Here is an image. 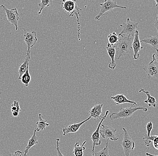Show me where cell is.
<instances>
[{
  "label": "cell",
  "instance_id": "7a4b0ae2",
  "mask_svg": "<svg viewBox=\"0 0 158 156\" xmlns=\"http://www.w3.org/2000/svg\"><path fill=\"white\" fill-rule=\"evenodd\" d=\"M117 43V50L116 54L118 55L117 60H119L122 56H125L132 49V38L129 36H121Z\"/></svg>",
  "mask_w": 158,
  "mask_h": 156
},
{
  "label": "cell",
  "instance_id": "9c48e42d",
  "mask_svg": "<svg viewBox=\"0 0 158 156\" xmlns=\"http://www.w3.org/2000/svg\"><path fill=\"white\" fill-rule=\"evenodd\" d=\"M152 61L148 65L143 68L148 76V78L151 79L154 78H158V63L152 57Z\"/></svg>",
  "mask_w": 158,
  "mask_h": 156
},
{
  "label": "cell",
  "instance_id": "d590c367",
  "mask_svg": "<svg viewBox=\"0 0 158 156\" xmlns=\"http://www.w3.org/2000/svg\"></svg>",
  "mask_w": 158,
  "mask_h": 156
},
{
  "label": "cell",
  "instance_id": "83f0119b",
  "mask_svg": "<svg viewBox=\"0 0 158 156\" xmlns=\"http://www.w3.org/2000/svg\"><path fill=\"white\" fill-rule=\"evenodd\" d=\"M56 150L57 152V156H64L63 154L61 153V151H60L59 149V141H60V139L59 138H57L56 139Z\"/></svg>",
  "mask_w": 158,
  "mask_h": 156
},
{
  "label": "cell",
  "instance_id": "5bb4252c",
  "mask_svg": "<svg viewBox=\"0 0 158 156\" xmlns=\"http://www.w3.org/2000/svg\"><path fill=\"white\" fill-rule=\"evenodd\" d=\"M103 104H97L89 112L90 117L93 118L95 120H101L102 116H101L102 113V108Z\"/></svg>",
  "mask_w": 158,
  "mask_h": 156
},
{
  "label": "cell",
  "instance_id": "603a6c76",
  "mask_svg": "<svg viewBox=\"0 0 158 156\" xmlns=\"http://www.w3.org/2000/svg\"><path fill=\"white\" fill-rule=\"evenodd\" d=\"M109 41V43L111 45H114V44L118 43L119 40V37L118 35L115 32H113L112 33H110L107 36Z\"/></svg>",
  "mask_w": 158,
  "mask_h": 156
},
{
  "label": "cell",
  "instance_id": "ba28073f",
  "mask_svg": "<svg viewBox=\"0 0 158 156\" xmlns=\"http://www.w3.org/2000/svg\"><path fill=\"white\" fill-rule=\"evenodd\" d=\"M102 128L99 130V133L103 139H107L112 141H118V138L116 136V129L111 126H106L102 124Z\"/></svg>",
  "mask_w": 158,
  "mask_h": 156
},
{
  "label": "cell",
  "instance_id": "e575fe53",
  "mask_svg": "<svg viewBox=\"0 0 158 156\" xmlns=\"http://www.w3.org/2000/svg\"><path fill=\"white\" fill-rule=\"evenodd\" d=\"M155 2H156V6H158V0H155Z\"/></svg>",
  "mask_w": 158,
  "mask_h": 156
},
{
  "label": "cell",
  "instance_id": "7402d4cb",
  "mask_svg": "<svg viewBox=\"0 0 158 156\" xmlns=\"http://www.w3.org/2000/svg\"><path fill=\"white\" fill-rule=\"evenodd\" d=\"M31 80V77L29 74V65L27 66V69L24 74L22 77L21 80L22 82L24 85L25 86L27 87L29 86L30 82Z\"/></svg>",
  "mask_w": 158,
  "mask_h": 156
},
{
  "label": "cell",
  "instance_id": "d6a6232c",
  "mask_svg": "<svg viewBox=\"0 0 158 156\" xmlns=\"http://www.w3.org/2000/svg\"><path fill=\"white\" fill-rule=\"evenodd\" d=\"M19 114V112H12L13 116L14 117H17L18 116Z\"/></svg>",
  "mask_w": 158,
  "mask_h": 156
},
{
  "label": "cell",
  "instance_id": "5b68a950",
  "mask_svg": "<svg viewBox=\"0 0 158 156\" xmlns=\"http://www.w3.org/2000/svg\"><path fill=\"white\" fill-rule=\"evenodd\" d=\"M138 24V23L132 21L128 18L126 23L120 25V27H123V29L119 33V36L127 35L129 36H134L136 31L138 30L137 28Z\"/></svg>",
  "mask_w": 158,
  "mask_h": 156
},
{
  "label": "cell",
  "instance_id": "f546056e",
  "mask_svg": "<svg viewBox=\"0 0 158 156\" xmlns=\"http://www.w3.org/2000/svg\"><path fill=\"white\" fill-rule=\"evenodd\" d=\"M10 156H23V153L21 151L17 150L15 152V153L10 154Z\"/></svg>",
  "mask_w": 158,
  "mask_h": 156
},
{
  "label": "cell",
  "instance_id": "ac0fdd59",
  "mask_svg": "<svg viewBox=\"0 0 158 156\" xmlns=\"http://www.w3.org/2000/svg\"><path fill=\"white\" fill-rule=\"evenodd\" d=\"M143 92L147 95V99L144 101V103H147L150 107L156 108V100L154 97L150 95V93L148 91H145L144 89L140 88L139 92Z\"/></svg>",
  "mask_w": 158,
  "mask_h": 156
},
{
  "label": "cell",
  "instance_id": "484cf974",
  "mask_svg": "<svg viewBox=\"0 0 158 156\" xmlns=\"http://www.w3.org/2000/svg\"><path fill=\"white\" fill-rule=\"evenodd\" d=\"M146 129H147V134L146 136H144V137L143 138V140L144 141L148 140V138L151 136V131L153 129V123L152 121H150L147 123L146 125Z\"/></svg>",
  "mask_w": 158,
  "mask_h": 156
},
{
  "label": "cell",
  "instance_id": "4316f807",
  "mask_svg": "<svg viewBox=\"0 0 158 156\" xmlns=\"http://www.w3.org/2000/svg\"><path fill=\"white\" fill-rule=\"evenodd\" d=\"M11 111L12 112H19L21 111L20 108L19 102L17 101H14L11 106Z\"/></svg>",
  "mask_w": 158,
  "mask_h": 156
},
{
  "label": "cell",
  "instance_id": "4dcf8cb0",
  "mask_svg": "<svg viewBox=\"0 0 158 156\" xmlns=\"http://www.w3.org/2000/svg\"><path fill=\"white\" fill-rule=\"evenodd\" d=\"M156 50V53L153 54L152 57H154L155 59V61H156L157 63H158V49H155Z\"/></svg>",
  "mask_w": 158,
  "mask_h": 156
},
{
  "label": "cell",
  "instance_id": "d4e9b609",
  "mask_svg": "<svg viewBox=\"0 0 158 156\" xmlns=\"http://www.w3.org/2000/svg\"><path fill=\"white\" fill-rule=\"evenodd\" d=\"M108 141L107 139L106 145L102 150L98 153H94V155L92 156H110L108 152Z\"/></svg>",
  "mask_w": 158,
  "mask_h": 156
},
{
  "label": "cell",
  "instance_id": "52a82bcc",
  "mask_svg": "<svg viewBox=\"0 0 158 156\" xmlns=\"http://www.w3.org/2000/svg\"><path fill=\"white\" fill-rule=\"evenodd\" d=\"M23 31L24 41L27 47V53H31V48L36 44L38 40L36 37V32L35 31H30L24 28H23Z\"/></svg>",
  "mask_w": 158,
  "mask_h": 156
},
{
  "label": "cell",
  "instance_id": "e0dca14e",
  "mask_svg": "<svg viewBox=\"0 0 158 156\" xmlns=\"http://www.w3.org/2000/svg\"><path fill=\"white\" fill-rule=\"evenodd\" d=\"M36 129H35L34 132H33V135L31 136V138L29 139L28 141V143H27V146L25 150L24 151V154L23 156H27V154L30 149L33 147V146L37 145L38 144V138L36 136Z\"/></svg>",
  "mask_w": 158,
  "mask_h": 156
},
{
  "label": "cell",
  "instance_id": "836d02e7",
  "mask_svg": "<svg viewBox=\"0 0 158 156\" xmlns=\"http://www.w3.org/2000/svg\"><path fill=\"white\" fill-rule=\"evenodd\" d=\"M145 155L147 156H158V155H155L152 154L148 153H146Z\"/></svg>",
  "mask_w": 158,
  "mask_h": 156
},
{
  "label": "cell",
  "instance_id": "f1b7e54d",
  "mask_svg": "<svg viewBox=\"0 0 158 156\" xmlns=\"http://www.w3.org/2000/svg\"><path fill=\"white\" fill-rule=\"evenodd\" d=\"M153 145L155 149L158 150V136H154L153 140Z\"/></svg>",
  "mask_w": 158,
  "mask_h": 156
},
{
  "label": "cell",
  "instance_id": "44dd1931",
  "mask_svg": "<svg viewBox=\"0 0 158 156\" xmlns=\"http://www.w3.org/2000/svg\"><path fill=\"white\" fill-rule=\"evenodd\" d=\"M38 118H39V121H37L36 123V125L37 126V128H35L36 132L44 131L46 129V127L49 126V123H47V121L46 120L43 119L41 113H39L38 115Z\"/></svg>",
  "mask_w": 158,
  "mask_h": 156
},
{
  "label": "cell",
  "instance_id": "d6986e66",
  "mask_svg": "<svg viewBox=\"0 0 158 156\" xmlns=\"http://www.w3.org/2000/svg\"><path fill=\"white\" fill-rule=\"evenodd\" d=\"M140 42H143L146 44H149L154 48L158 49V35L155 36H149L147 38L143 39L140 41Z\"/></svg>",
  "mask_w": 158,
  "mask_h": 156
},
{
  "label": "cell",
  "instance_id": "cb8c5ba5",
  "mask_svg": "<svg viewBox=\"0 0 158 156\" xmlns=\"http://www.w3.org/2000/svg\"><path fill=\"white\" fill-rule=\"evenodd\" d=\"M53 2H53L52 1H49V0H48V1L41 0L40 2L38 4V6H39L40 9V11L38 12V14H41L42 11L44 9V8L45 7H49V6H51V5L52 4Z\"/></svg>",
  "mask_w": 158,
  "mask_h": 156
},
{
  "label": "cell",
  "instance_id": "1f68e13d",
  "mask_svg": "<svg viewBox=\"0 0 158 156\" xmlns=\"http://www.w3.org/2000/svg\"><path fill=\"white\" fill-rule=\"evenodd\" d=\"M154 26H155L156 28L158 34V15L156 17V20L154 22Z\"/></svg>",
  "mask_w": 158,
  "mask_h": 156
},
{
  "label": "cell",
  "instance_id": "9a60e30c",
  "mask_svg": "<svg viewBox=\"0 0 158 156\" xmlns=\"http://www.w3.org/2000/svg\"><path fill=\"white\" fill-rule=\"evenodd\" d=\"M110 99L114 100V104L116 105H120L123 103H128L133 104V105H137V103L133 101L129 100L123 94H118L117 95L111 97Z\"/></svg>",
  "mask_w": 158,
  "mask_h": 156
},
{
  "label": "cell",
  "instance_id": "8992f818",
  "mask_svg": "<svg viewBox=\"0 0 158 156\" xmlns=\"http://www.w3.org/2000/svg\"><path fill=\"white\" fill-rule=\"evenodd\" d=\"M5 11L8 21L13 25L15 26V30L18 29V21L19 19V13L18 12L16 8L9 10L3 5L0 6Z\"/></svg>",
  "mask_w": 158,
  "mask_h": 156
},
{
  "label": "cell",
  "instance_id": "2e32d148",
  "mask_svg": "<svg viewBox=\"0 0 158 156\" xmlns=\"http://www.w3.org/2000/svg\"><path fill=\"white\" fill-rule=\"evenodd\" d=\"M30 53V52L27 53L24 61L19 68L18 72L19 76L18 79L21 80L22 77L25 73L27 66L29 65V61L31 58Z\"/></svg>",
  "mask_w": 158,
  "mask_h": 156
},
{
  "label": "cell",
  "instance_id": "30bf717a",
  "mask_svg": "<svg viewBox=\"0 0 158 156\" xmlns=\"http://www.w3.org/2000/svg\"><path fill=\"white\" fill-rule=\"evenodd\" d=\"M109 112V110H107V111L106 112L105 115L104 116H102V119L101 120L100 122L99 123L97 128L96 129L95 131L93 133L91 137V139L92 141L93 144L92 151V156L94 155V152L95 146L96 145H100L101 144V141L100 137V128L102 124V123L103 122L104 120L105 119V118H106L107 115H108Z\"/></svg>",
  "mask_w": 158,
  "mask_h": 156
},
{
  "label": "cell",
  "instance_id": "ffe728a7",
  "mask_svg": "<svg viewBox=\"0 0 158 156\" xmlns=\"http://www.w3.org/2000/svg\"><path fill=\"white\" fill-rule=\"evenodd\" d=\"M86 143V141H85L81 145H80L78 142H77L74 145L73 151V152L75 156H83L84 151L85 150V148L84 147L85 144Z\"/></svg>",
  "mask_w": 158,
  "mask_h": 156
},
{
  "label": "cell",
  "instance_id": "3957f363",
  "mask_svg": "<svg viewBox=\"0 0 158 156\" xmlns=\"http://www.w3.org/2000/svg\"><path fill=\"white\" fill-rule=\"evenodd\" d=\"M100 5L101 6L100 11L98 15L95 17V19L98 21L99 20L101 17L105 15L106 13L112 11L114 9L120 8L126 9L127 8L126 7L118 5L116 1L112 0H106L103 3L100 4Z\"/></svg>",
  "mask_w": 158,
  "mask_h": 156
},
{
  "label": "cell",
  "instance_id": "8fae6325",
  "mask_svg": "<svg viewBox=\"0 0 158 156\" xmlns=\"http://www.w3.org/2000/svg\"><path fill=\"white\" fill-rule=\"evenodd\" d=\"M132 48L133 50V59L138 60L139 58V51L143 49L139 39V32L136 31L132 42Z\"/></svg>",
  "mask_w": 158,
  "mask_h": 156
},
{
  "label": "cell",
  "instance_id": "7c38bea8",
  "mask_svg": "<svg viewBox=\"0 0 158 156\" xmlns=\"http://www.w3.org/2000/svg\"><path fill=\"white\" fill-rule=\"evenodd\" d=\"M91 118V117H89L87 119L81 122H79L77 123H74L72 125H69V126L64 127L63 129V136H66L69 133H76L79 131L81 126L84 124V123L88 121Z\"/></svg>",
  "mask_w": 158,
  "mask_h": 156
},
{
  "label": "cell",
  "instance_id": "277c9868",
  "mask_svg": "<svg viewBox=\"0 0 158 156\" xmlns=\"http://www.w3.org/2000/svg\"><path fill=\"white\" fill-rule=\"evenodd\" d=\"M123 138L121 145L123 147L125 156H130V153L135 148V143L132 140L134 137H131L128 135V131L125 128H123Z\"/></svg>",
  "mask_w": 158,
  "mask_h": 156
},
{
  "label": "cell",
  "instance_id": "4fadbf2b",
  "mask_svg": "<svg viewBox=\"0 0 158 156\" xmlns=\"http://www.w3.org/2000/svg\"><path fill=\"white\" fill-rule=\"evenodd\" d=\"M106 49L107 54L111 60V61L109 64L108 68L111 70H114L116 66V63L114 60V57L116 53L115 46L114 45H111L108 43L106 45Z\"/></svg>",
  "mask_w": 158,
  "mask_h": 156
},
{
  "label": "cell",
  "instance_id": "6da1fadb",
  "mask_svg": "<svg viewBox=\"0 0 158 156\" xmlns=\"http://www.w3.org/2000/svg\"><path fill=\"white\" fill-rule=\"evenodd\" d=\"M139 110H143L145 112L148 111V108L143 107H133L132 106L130 107L125 108H123L122 107H121L118 112H113L110 114L109 116L110 119L111 121H113L119 118V119H121V118L126 119L133 115L134 112Z\"/></svg>",
  "mask_w": 158,
  "mask_h": 156
}]
</instances>
